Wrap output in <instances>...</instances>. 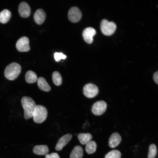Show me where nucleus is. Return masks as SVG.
I'll use <instances>...</instances> for the list:
<instances>
[{
	"label": "nucleus",
	"mask_w": 158,
	"mask_h": 158,
	"mask_svg": "<svg viewBox=\"0 0 158 158\" xmlns=\"http://www.w3.org/2000/svg\"><path fill=\"white\" fill-rule=\"evenodd\" d=\"M21 103L24 111V118L26 119L33 117L36 106L35 101L31 98L27 96L23 97Z\"/></svg>",
	"instance_id": "obj_1"
},
{
	"label": "nucleus",
	"mask_w": 158,
	"mask_h": 158,
	"mask_svg": "<svg viewBox=\"0 0 158 158\" xmlns=\"http://www.w3.org/2000/svg\"><path fill=\"white\" fill-rule=\"evenodd\" d=\"M21 70L20 64L15 62L12 63L6 67L4 71V76L9 80H14L19 76Z\"/></svg>",
	"instance_id": "obj_2"
},
{
	"label": "nucleus",
	"mask_w": 158,
	"mask_h": 158,
	"mask_svg": "<svg viewBox=\"0 0 158 158\" xmlns=\"http://www.w3.org/2000/svg\"><path fill=\"white\" fill-rule=\"evenodd\" d=\"M47 114V110L45 107L41 105H36L32 117L33 121L35 123H41L45 120Z\"/></svg>",
	"instance_id": "obj_3"
},
{
	"label": "nucleus",
	"mask_w": 158,
	"mask_h": 158,
	"mask_svg": "<svg viewBox=\"0 0 158 158\" xmlns=\"http://www.w3.org/2000/svg\"><path fill=\"white\" fill-rule=\"evenodd\" d=\"M116 28V24L113 22H109L106 19H103L100 24V29L104 35L109 36L113 35Z\"/></svg>",
	"instance_id": "obj_4"
},
{
	"label": "nucleus",
	"mask_w": 158,
	"mask_h": 158,
	"mask_svg": "<svg viewBox=\"0 0 158 158\" xmlns=\"http://www.w3.org/2000/svg\"><path fill=\"white\" fill-rule=\"evenodd\" d=\"M99 92V89L95 84L89 83L84 86L83 92L84 95L88 98H92L96 96Z\"/></svg>",
	"instance_id": "obj_5"
},
{
	"label": "nucleus",
	"mask_w": 158,
	"mask_h": 158,
	"mask_svg": "<svg viewBox=\"0 0 158 158\" xmlns=\"http://www.w3.org/2000/svg\"><path fill=\"white\" fill-rule=\"evenodd\" d=\"M107 106L106 103L103 100L97 101L93 105L92 111L95 115H101L105 111Z\"/></svg>",
	"instance_id": "obj_6"
},
{
	"label": "nucleus",
	"mask_w": 158,
	"mask_h": 158,
	"mask_svg": "<svg viewBox=\"0 0 158 158\" xmlns=\"http://www.w3.org/2000/svg\"><path fill=\"white\" fill-rule=\"evenodd\" d=\"M29 40L28 37L23 36L19 39L16 44L17 50L20 52H27L30 50Z\"/></svg>",
	"instance_id": "obj_7"
},
{
	"label": "nucleus",
	"mask_w": 158,
	"mask_h": 158,
	"mask_svg": "<svg viewBox=\"0 0 158 158\" xmlns=\"http://www.w3.org/2000/svg\"><path fill=\"white\" fill-rule=\"evenodd\" d=\"M82 13L80 10L77 7H73L69 11L68 17L69 20L73 23L79 21L81 18Z\"/></svg>",
	"instance_id": "obj_8"
},
{
	"label": "nucleus",
	"mask_w": 158,
	"mask_h": 158,
	"mask_svg": "<svg viewBox=\"0 0 158 158\" xmlns=\"http://www.w3.org/2000/svg\"><path fill=\"white\" fill-rule=\"evenodd\" d=\"M96 33V31L94 28L89 27L84 30L82 35L84 40L87 43L91 44L93 41V37Z\"/></svg>",
	"instance_id": "obj_9"
},
{
	"label": "nucleus",
	"mask_w": 158,
	"mask_h": 158,
	"mask_svg": "<svg viewBox=\"0 0 158 158\" xmlns=\"http://www.w3.org/2000/svg\"><path fill=\"white\" fill-rule=\"evenodd\" d=\"M18 11L21 17L26 18L30 16L31 9L28 3L25 2H22L20 3L18 6Z\"/></svg>",
	"instance_id": "obj_10"
},
{
	"label": "nucleus",
	"mask_w": 158,
	"mask_h": 158,
	"mask_svg": "<svg viewBox=\"0 0 158 158\" xmlns=\"http://www.w3.org/2000/svg\"><path fill=\"white\" fill-rule=\"evenodd\" d=\"M72 135L71 134H66L60 138L58 141L55 149L57 151L61 150L71 139Z\"/></svg>",
	"instance_id": "obj_11"
},
{
	"label": "nucleus",
	"mask_w": 158,
	"mask_h": 158,
	"mask_svg": "<svg viewBox=\"0 0 158 158\" xmlns=\"http://www.w3.org/2000/svg\"><path fill=\"white\" fill-rule=\"evenodd\" d=\"M121 140V138L120 134L118 133H113L110 137L109 141V145L112 148L117 146Z\"/></svg>",
	"instance_id": "obj_12"
},
{
	"label": "nucleus",
	"mask_w": 158,
	"mask_h": 158,
	"mask_svg": "<svg viewBox=\"0 0 158 158\" xmlns=\"http://www.w3.org/2000/svg\"><path fill=\"white\" fill-rule=\"evenodd\" d=\"M46 18L44 11L42 9H37L35 13L34 18L35 22L38 25L42 24Z\"/></svg>",
	"instance_id": "obj_13"
},
{
	"label": "nucleus",
	"mask_w": 158,
	"mask_h": 158,
	"mask_svg": "<svg viewBox=\"0 0 158 158\" xmlns=\"http://www.w3.org/2000/svg\"><path fill=\"white\" fill-rule=\"evenodd\" d=\"M33 152L38 155H45L49 152L48 146L46 145H40L35 146L33 149Z\"/></svg>",
	"instance_id": "obj_14"
},
{
	"label": "nucleus",
	"mask_w": 158,
	"mask_h": 158,
	"mask_svg": "<svg viewBox=\"0 0 158 158\" xmlns=\"http://www.w3.org/2000/svg\"><path fill=\"white\" fill-rule=\"evenodd\" d=\"M37 81V85L40 90L46 92H49L51 90L50 86L43 77L39 78Z\"/></svg>",
	"instance_id": "obj_15"
},
{
	"label": "nucleus",
	"mask_w": 158,
	"mask_h": 158,
	"mask_svg": "<svg viewBox=\"0 0 158 158\" xmlns=\"http://www.w3.org/2000/svg\"><path fill=\"white\" fill-rule=\"evenodd\" d=\"M83 156V150L82 148L79 145L75 146L72 150L70 158H82Z\"/></svg>",
	"instance_id": "obj_16"
},
{
	"label": "nucleus",
	"mask_w": 158,
	"mask_h": 158,
	"mask_svg": "<svg viewBox=\"0 0 158 158\" xmlns=\"http://www.w3.org/2000/svg\"><path fill=\"white\" fill-rule=\"evenodd\" d=\"M78 138L80 142L83 145H85L92 138V135L89 133H79Z\"/></svg>",
	"instance_id": "obj_17"
},
{
	"label": "nucleus",
	"mask_w": 158,
	"mask_h": 158,
	"mask_svg": "<svg viewBox=\"0 0 158 158\" xmlns=\"http://www.w3.org/2000/svg\"><path fill=\"white\" fill-rule=\"evenodd\" d=\"M11 16V12L8 10L5 9L0 12V22L6 23L8 21Z\"/></svg>",
	"instance_id": "obj_18"
},
{
	"label": "nucleus",
	"mask_w": 158,
	"mask_h": 158,
	"mask_svg": "<svg viewBox=\"0 0 158 158\" xmlns=\"http://www.w3.org/2000/svg\"><path fill=\"white\" fill-rule=\"evenodd\" d=\"M25 78L26 81L28 83H35L37 79L36 74L32 71L29 70L25 73Z\"/></svg>",
	"instance_id": "obj_19"
},
{
	"label": "nucleus",
	"mask_w": 158,
	"mask_h": 158,
	"mask_svg": "<svg viewBox=\"0 0 158 158\" xmlns=\"http://www.w3.org/2000/svg\"><path fill=\"white\" fill-rule=\"evenodd\" d=\"M97 147L96 142L94 141L90 140L86 144L85 150L88 154H91L96 151Z\"/></svg>",
	"instance_id": "obj_20"
},
{
	"label": "nucleus",
	"mask_w": 158,
	"mask_h": 158,
	"mask_svg": "<svg viewBox=\"0 0 158 158\" xmlns=\"http://www.w3.org/2000/svg\"><path fill=\"white\" fill-rule=\"evenodd\" d=\"M52 79L54 83L57 86L60 85L62 83V77L58 71L54 72L52 75Z\"/></svg>",
	"instance_id": "obj_21"
},
{
	"label": "nucleus",
	"mask_w": 158,
	"mask_h": 158,
	"mask_svg": "<svg viewBox=\"0 0 158 158\" xmlns=\"http://www.w3.org/2000/svg\"><path fill=\"white\" fill-rule=\"evenodd\" d=\"M121 153L117 150H113L108 152L104 158H121Z\"/></svg>",
	"instance_id": "obj_22"
},
{
	"label": "nucleus",
	"mask_w": 158,
	"mask_h": 158,
	"mask_svg": "<svg viewBox=\"0 0 158 158\" xmlns=\"http://www.w3.org/2000/svg\"><path fill=\"white\" fill-rule=\"evenodd\" d=\"M157 153V148L156 145L152 144L149 147L148 158H154Z\"/></svg>",
	"instance_id": "obj_23"
},
{
	"label": "nucleus",
	"mask_w": 158,
	"mask_h": 158,
	"mask_svg": "<svg viewBox=\"0 0 158 158\" xmlns=\"http://www.w3.org/2000/svg\"><path fill=\"white\" fill-rule=\"evenodd\" d=\"M54 56L55 60L56 61H59L61 59H65L66 56L61 52H55L54 54Z\"/></svg>",
	"instance_id": "obj_24"
},
{
	"label": "nucleus",
	"mask_w": 158,
	"mask_h": 158,
	"mask_svg": "<svg viewBox=\"0 0 158 158\" xmlns=\"http://www.w3.org/2000/svg\"><path fill=\"white\" fill-rule=\"evenodd\" d=\"M45 158H60V157L57 153L53 152L50 154H47Z\"/></svg>",
	"instance_id": "obj_25"
},
{
	"label": "nucleus",
	"mask_w": 158,
	"mask_h": 158,
	"mask_svg": "<svg viewBox=\"0 0 158 158\" xmlns=\"http://www.w3.org/2000/svg\"><path fill=\"white\" fill-rule=\"evenodd\" d=\"M153 79L155 82L157 84H158V71L155 72L153 75Z\"/></svg>",
	"instance_id": "obj_26"
}]
</instances>
